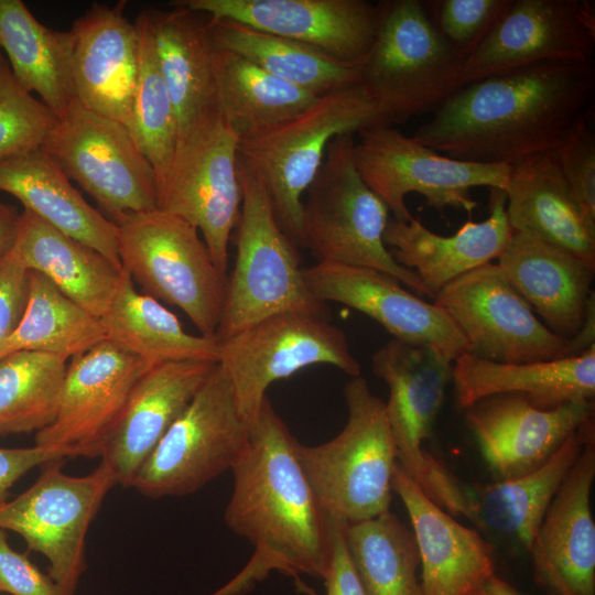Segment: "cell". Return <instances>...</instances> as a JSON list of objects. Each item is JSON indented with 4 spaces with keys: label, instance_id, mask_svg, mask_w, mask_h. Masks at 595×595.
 <instances>
[{
    "label": "cell",
    "instance_id": "6da1fadb",
    "mask_svg": "<svg viewBox=\"0 0 595 595\" xmlns=\"http://www.w3.org/2000/svg\"><path fill=\"white\" fill-rule=\"evenodd\" d=\"M595 65L540 63L454 91L412 136L446 156L515 165L559 149L593 115Z\"/></svg>",
    "mask_w": 595,
    "mask_h": 595
},
{
    "label": "cell",
    "instance_id": "7a4b0ae2",
    "mask_svg": "<svg viewBox=\"0 0 595 595\" xmlns=\"http://www.w3.org/2000/svg\"><path fill=\"white\" fill-rule=\"evenodd\" d=\"M298 441L267 397L231 467L227 526L255 547L244 570L212 595H240L271 571L323 578L329 560V515L296 454Z\"/></svg>",
    "mask_w": 595,
    "mask_h": 595
},
{
    "label": "cell",
    "instance_id": "3957f363",
    "mask_svg": "<svg viewBox=\"0 0 595 595\" xmlns=\"http://www.w3.org/2000/svg\"><path fill=\"white\" fill-rule=\"evenodd\" d=\"M381 123L389 125L359 83L318 97L285 121L239 138L238 155L261 177L281 229L296 246L302 199L328 143L337 136Z\"/></svg>",
    "mask_w": 595,
    "mask_h": 595
},
{
    "label": "cell",
    "instance_id": "277c9868",
    "mask_svg": "<svg viewBox=\"0 0 595 595\" xmlns=\"http://www.w3.org/2000/svg\"><path fill=\"white\" fill-rule=\"evenodd\" d=\"M344 396L348 418L339 434L315 446L298 442L296 454L325 511L355 523L390 510L397 448L386 403L366 379L351 377Z\"/></svg>",
    "mask_w": 595,
    "mask_h": 595
},
{
    "label": "cell",
    "instance_id": "5b68a950",
    "mask_svg": "<svg viewBox=\"0 0 595 595\" xmlns=\"http://www.w3.org/2000/svg\"><path fill=\"white\" fill-rule=\"evenodd\" d=\"M237 172L241 187L237 255L227 275L218 340L275 313L325 312L305 283L298 246L281 229L261 177L239 155Z\"/></svg>",
    "mask_w": 595,
    "mask_h": 595
},
{
    "label": "cell",
    "instance_id": "8992f818",
    "mask_svg": "<svg viewBox=\"0 0 595 595\" xmlns=\"http://www.w3.org/2000/svg\"><path fill=\"white\" fill-rule=\"evenodd\" d=\"M354 143L351 133L328 143L302 199L299 246L307 248L317 262L376 269L428 296L419 277L399 264L383 242L390 212L360 177Z\"/></svg>",
    "mask_w": 595,
    "mask_h": 595
},
{
    "label": "cell",
    "instance_id": "52a82bcc",
    "mask_svg": "<svg viewBox=\"0 0 595 595\" xmlns=\"http://www.w3.org/2000/svg\"><path fill=\"white\" fill-rule=\"evenodd\" d=\"M453 363L434 349L397 339L371 356L374 374L389 387L386 413L398 464L437 506L472 520V488L423 448L453 380Z\"/></svg>",
    "mask_w": 595,
    "mask_h": 595
},
{
    "label": "cell",
    "instance_id": "ba28073f",
    "mask_svg": "<svg viewBox=\"0 0 595 595\" xmlns=\"http://www.w3.org/2000/svg\"><path fill=\"white\" fill-rule=\"evenodd\" d=\"M361 84L389 125L434 112L461 88L462 61L439 33L424 1L382 0Z\"/></svg>",
    "mask_w": 595,
    "mask_h": 595
},
{
    "label": "cell",
    "instance_id": "9c48e42d",
    "mask_svg": "<svg viewBox=\"0 0 595 595\" xmlns=\"http://www.w3.org/2000/svg\"><path fill=\"white\" fill-rule=\"evenodd\" d=\"M116 225L120 264L143 294L178 307L202 335L215 336L227 274L216 268L197 228L160 208Z\"/></svg>",
    "mask_w": 595,
    "mask_h": 595
},
{
    "label": "cell",
    "instance_id": "30bf717a",
    "mask_svg": "<svg viewBox=\"0 0 595 595\" xmlns=\"http://www.w3.org/2000/svg\"><path fill=\"white\" fill-rule=\"evenodd\" d=\"M249 425L239 414L219 364L142 463L131 486L158 499L194 494L231 469L244 451Z\"/></svg>",
    "mask_w": 595,
    "mask_h": 595
},
{
    "label": "cell",
    "instance_id": "8fae6325",
    "mask_svg": "<svg viewBox=\"0 0 595 595\" xmlns=\"http://www.w3.org/2000/svg\"><path fill=\"white\" fill-rule=\"evenodd\" d=\"M358 136L353 148L357 171L396 220L412 218L405 205L409 193L421 194L428 206L440 212L448 206L470 215L478 206L470 188L507 187L510 165L446 156L386 123L363 129Z\"/></svg>",
    "mask_w": 595,
    "mask_h": 595
},
{
    "label": "cell",
    "instance_id": "7c38bea8",
    "mask_svg": "<svg viewBox=\"0 0 595 595\" xmlns=\"http://www.w3.org/2000/svg\"><path fill=\"white\" fill-rule=\"evenodd\" d=\"M219 343L218 364L249 426L267 389L277 380L317 364L334 366L351 377L361 372L345 333L329 323L325 312L275 313Z\"/></svg>",
    "mask_w": 595,
    "mask_h": 595
},
{
    "label": "cell",
    "instance_id": "4fadbf2b",
    "mask_svg": "<svg viewBox=\"0 0 595 595\" xmlns=\"http://www.w3.org/2000/svg\"><path fill=\"white\" fill-rule=\"evenodd\" d=\"M41 149L115 224L159 208L154 170L130 129L77 99L58 117Z\"/></svg>",
    "mask_w": 595,
    "mask_h": 595
},
{
    "label": "cell",
    "instance_id": "5bb4252c",
    "mask_svg": "<svg viewBox=\"0 0 595 595\" xmlns=\"http://www.w3.org/2000/svg\"><path fill=\"white\" fill-rule=\"evenodd\" d=\"M63 459L43 465L25 491L0 507V528L12 530L28 549L48 561L47 575L62 595H74L86 570V536L105 497L117 485L110 467L71 476Z\"/></svg>",
    "mask_w": 595,
    "mask_h": 595
},
{
    "label": "cell",
    "instance_id": "9a60e30c",
    "mask_svg": "<svg viewBox=\"0 0 595 595\" xmlns=\"http://www.w3.org/2000/svg\"><path fill=\"white\" fill-rule=\"evenodd\" d=\"M477 357L505 364L580 355L577 337L551 332L517 292L497 263H486L455 279L434 296Z\"/></svg>",
    "mask_w": 595,
    "mask_h": 595
},
{
    "label": "cell",
    "instance_id": "2e32d148",
    "mask_svg": "<svg viewBox=\"0 0 595 595\" xmlns=\"http://www.w3.org/2000/svg\"><path fill=\"white\" fill-rule=\"evenodd\" d=\"M239 136L220 117L175 152L158 207L197 228L216 268L228 270V246L241 210Z\"/></svg>",
    "mask_w": 595,
    "mask_h": 595
},
{
    "label": "cell",
    "instance_id": "e0dca14e",
    "mask_svg": "<svg viewBox=\"0 0 595 595\" xmlns=\"http://www.w3.org/2000/svg\"><path fill=\"white\" fill-rule=\"evenodd\" d=\"M595 2L512 0L479 46L461 64V87L540 63L593 62Z\"/></svg>",
    "mask_w": 595,
    "mask_h": 595
},
{
    "label": "cell",
    "instance_id": "ac0fdd59",
    "mask_svg": "<svg viewBox=\"0 0 595 595\" xmlns=\"http://www.w3.org/2000/svg\"><path fill=\"white\" fill-rule=\"evenodd\" d=\"M150 367L108 338L71 358L56 416L36 432L35 444L74 448L84 457L99 456L133 387Z\"/></svg>",
    "mask_w": 595,
    "mask_h": 595
},
{
    "label": "cell",
    "instance_id": "d6986e66",
    "mask_svg": "<svg viewBox=\"0 0 595 595\" xmlns=\"http://www.w3.org/2000/svg\"><path fill=\"white\" fill-rule=\"evenodd\" d=\"M305 283L321 303L337 302L379 323L397 340L434 349L454 361L470 347L450 316L382 271L336 262L303 268Z\"/></svg>",
    "mask_w": 595,
    "mask_h": 595
},
{
    "label": "cell",
    "instance_id": "ffe728a7",
    "mask_svg": "<svg viewBox=\"0 0 595 595\" xmlns=\"http://www.w3.org/2000/svg\"><path fill=\"white\" fill-rule=\"evenodd\" d=\"M212 20H232L360 64L376 39L378 3L366 0H178Z\"/></svg>",
    "mask_w": 595,
    "mask_h": 595
},
{
    "label": "cell",
    "instance_id": "44dd1931",
    "mask_svg": "<svg viewBox=\"0 0 595 595\" xmlns=\"http://www.w3.org/2000/svg\"><path fill=\"white\" fill-rule=\"evenodd\" d=\"M593 415L594 400L542 410L522 396L497 394L466 408L465 418L488 468L506 480L544 465Z\"/></svg>",
    "mask_w": 595,
    "mask_h": 595
},
{
    "label": "cell",
    "instance_id": "7402d4cb",
    "mask_svg": "<svg viewBox=\"0 0 595 595\" xmlns=\"http://www.w3.org/2000/svg\"><path fill=\"white\" fill-rule=\"evenodd\" d=\"M177 126L176 149L220 117L219 55L202 12L144 10Z\"/></svg>",
    "mask_w": 595,
    "mask_h": 595
},
{
    "label": "cell",
    "instance_id": "603a6c76",
    "mask_svg": "<svg viewBox=\"0 0 595 595\" xmlns=\"http://www.w3.org/2000/svg\"><path fill=\"white\" fill-rule=\"evenodd\" d=\"M594 477L595 432L586 439L529 549L536 578L551 595H595Z\"/></svg>",
    "mask_w": 595,
    "mask_h": 595
},
{
    "label": "cell",
    "instance_id": "cb8c5ba5",
    "mask_svg": "<svg viewBox=\"0 0 595 595\" xmlns=\"http://www.w3.org/2000/svg\"><path fill=\"white\" fill-rule=\"evenodd\" d=\"M122 3H94L73 23L72 75L80 104L131 131L139 40L136 24L123 15Z\"/></svg>",
    "mask_w": 595,
    "mask_h": 595
},
{
    "label": "cell",
    "instance_id": "d4e9b609",
    "mask_svg": "<svg viewBox=\"0 0 595 595\" xmlns=\"http://www.w3.org/2000/svg\"><path fill=\"white\" fill-rule=\"evenodd\" d=\"M217 364L175 361L151 366L133 387L118 422L100 448L117 485L134 475L173 422L206 382Z\"/></svg>",
    "mask_w": 595,
    "mask_h": 595
},
{
    "label": "cell",
    "instance_id": "484cf974",
    "mask_svg": "<svg viewBox=\"0 0 595 595\" xmlns=\"http://www.w3.org/2000/svg\"><path fill=\"white\" fill-rule=\"evenodd\" d=\"M497 260L510 284L551 332L567 339L582 332L594 310V266L515 230Z\"/></svg>",
    "mask_w": 595,
    "mask_h": 595
},
{
    "label": "cell",
    "instance_id": "4316f807",
    "mask_svg": "<svg viewBox=\"0 0 595 595\" xmlns=\"http://www.w3.org/2000/svg\"><path fill=\"white\" fill-rule=\"evenodd\" d=\"M392 491L400 497L411 521L422 595H465L495 572L493 545L432 501L398 462Z\"/></svg>",
    "mask_w": 595,
    "mask_h": 595
},
{
    "label": "cell",
    "instance_id": "83f0119b",
    "mask_svg": "<svg viewBox=\"0 0 595 595\" xmlns=\"http://www.w3.org/2000/svg\"><path fill=\"white\" fill-rule=\"evenodd\" d=\"M489 216L483 221H466L454 235L441 236L429 230L413 216L409 221L390 217L383 242L393 259L412 270L428 296L434 299L445 285L461 275L497 259L511 228L504 190L489 188Z\"/></svg>",
    "mask_w": 595,
    "mask_h": 595
},
{
    "label": "cell",
    "instance_id": "f1b7e54d",
    "mask_svg": "<svg viewBox=\"0 0 595 595\" xmlns=\"http://www.w3.org/2000/svg\"><path fill=\"white\" fill-rule=\"evenodd\" d=\"M505 192L511 230L533 236L595 267V225L576 204L553 151L511 165Z\"/></svg>",
    "mask_w": 595,
    "mask_h": 595
},
{
    "label": "cell",
    "instance_id": "f546056e",
    "mask_svg": "<svg viewBox=\"0 0 595 595\" xmlns=\"http://www.w3.org/2000/svg\"><path fill=\"white\" fill-rule=\"evenodd\" d=\"M458 404L468 408L497 394H519L551 410L571 401L594 400L595 344L580 355L523 364L487 360L466 353L453 363Z\"/></svg>",
    "mask_w": 595,
    "mask_h": 595
},
{
    "label": "cell",
    "instance_id": "4dcf8cb0",
    "mask_svg": "<svg viewBox=\"0 0 595 595\" xmlns=\"http://www.w3.org/2000/svg\"><path fill=\"white\" fill-rule=\"evenodd\" d=\"M0 191L64 232L120 266L118 226L94 208L42 149L0 163Z\"/></svg>",
    "mask_w": 595,
    "mask_h": 595
},
{
    "label": "cell",
    "instance_id": "1f68e13d",
    "mask_svg": "<svg viewBox=\"0 0 595 595\" xmlns=\"http://www.w3.org/2000/svg\"><path fill=\"white\" fill-rule=\"evenodd\" d=\"M12 250L28 270L46 277L66 296L101 318L126 274L96 249L23 210Z\"/></svg>",
    "mask_w": 595,
    "mask_h": 595
},
{
    "label": "cell",
    "instance_id": "d6a6232c",
    "mask_svg": "<svg viewBox=\"0 0 595 595\" xmlns=\"http://www.w3.org/2000/svg\"><path fill=\"white\" fill-rule=\"evenodd\" d=\"M593 432L594 421L591 419L538 469L472 488L475 524L529 551L547 509Z\"/></svg>",
    "mask_w": 595,
    "mask_h": 595
},
{
    "label": "cell",
    "instance_id": "836d02e7",
    "mask_svg": "<svg viewBox=\"0 0 595 595\" xmlns=\"http://www.w3.org/2000/svg\"><path fill=\"white\" fill-rule=\"evenodd\" d=\"M0 47L17 82L57 117L76 100L69 30L44 25L21 0H0Z\"/></svg>",
    "mask_w": 595,
    "mask_h": 595
},
{
    "label": "cell",
    "instance_id": "e575fe53",
    "mask_svg": "<svg viewBox=\"0 0 595 595\" xmlns=\"http://www.w3.org/2000/svg\"><path fill=\"white\" fill-rule=\"evenodd\" d=\"M100 320L108 339L150 366L175 361L219 363L220 343L216 336L186 332L160 301L139 293L127 273Z\"/></svg>",
    "mask_w": 595,
    "mask_h": 595
},
{
    "label": "cell",
    "instance_id": "d590c367",
    "mask_svg": "<svg viewBox=\"0 0 595 595\" xmlns=\"http://www.w3.org/2000/svg\"><path fill=\"white\" fill-rule=\"evenodd\" d=\"M208 26L219 48L317 97L361 82V63L342 62L301 42L232 20L208 18Z\"/></svg>",
    "mask_w": 595,
    "mask_h": 595
},
{
    "label": "cell",
    "instance_id": "8d00e7d4",
    "mask_svg": "<svg viewBox=\"0 0 595 595\" xmlns=\"http://www.w3.org/2000/svg\"><path fill=\"white\" fill-rule=\"evenodd\" d=\"M101 320L30 270L29 299L14 332L0 344V358L17 350L76 357L107 339Z\"/></svg>",
    "mask_w": 595,
    "mask_h": 595
},
{
    "label": "cell",
    "instance_id": "74e56055",
    "mask_svg": "<svg viewBox=\"0 0 595 595\" xmlns=\"http://www.w3.org/2000/svg\"><path fill=\"white\" fill-rule=\"evenodd\" d=\"M218 55L221 113L239 138L285 121L318 98L235 53L218 47Z\"/></svg>",
    "mask_w": 595,
    "mask_h": 595
},
{
    "label": "cell",
    "instance_id": "f35d334b",
    "mask_svg": "<svg viewBox=\"0 0 595 595\" xmlns=\"http://www.w3.org/2000/svg\"><path fill=\"white\" fill-rule=\"evenodd\" d=\"M345 536L367 595H422L413 532L394 513L346 523Z\"/></svg>",
    "mask_w": 595,
    "mask_h": 595
},
{
    "label": "cell",
    "instance_id": "ab89813d",
    "mask_svg": "<svg viewBox=\"0 0 595 595\" xmlns=\"http://www.w3.org/2000/svg\"><path fill=\"white\" fill-rule=\"evenodd\" d=\"M67 359L35 350L0 358V435L39 432L55 419Z\"/></svg>",
    "mask_w": 595,
    "mask_h": 595
},
{
    "label": "cell",
    "instance_id": "60d3db41",
    "mask_svg": "<svg viewBox=\"0 0 595 595\" xmlns=\"http://www.w3.org/2000/svg\"><path fill=\"white\" fill-rule=\"evenodd\" d=\"M134 24L139 40V71L131 132L154 170L159 202L176 152L177 126L144 10Z\"/></svg>",
    "mask_w": 595,
    "mask_h": 595
},
{
    "label": "cell",
    "instance_id": "b9f144b4",
    "mask_svg": "<svg viewBox=\"0 0 595 595\" xmlns=\"http://www.w3.org/2000/svg\"><path fill=\"white\" fill-rule=\"evenodd\" d=\"M57 115L24 89L3 61L0 64V163L41 149Z\"/></svg>",
    "mask_w": 595,
    "mask_h": 595
},
{
    "label": "cell",
    "instance_id": "7bdbcfd3",
    "mask_svg": "<svg viewBox=\"0 0 595 595\" xmlns=\"http://www.w3.org/2000/svg\"><path fill=\"white\" fill-rule=\"evenodd\" d=\"M512 0L424 1L439 33L463 62L488 35Z\"/></svg>",
    "mask_w": 595,
    "mask_h": 595
},
{
    "label": "cell",
    "instance_id": "ee69618b",
    "mask_svg": "<svg viewBox=\"0 0 595 595\" xmlns=\"http://www.w3.org/2000/svg\"><path fill=\"white\" fill-rule=\"evenodd\" d=\"M592 117L582 120L553 152L576 204L585 218L595 225V134Z\"/></svg>",
    "mask_w": 595,
    "mask_h": 595
},
{
    "label": "cell",
    "instance_id": "f6af8a7d",
    "mask_svg": "<svg viewBox=\"0 0 595 595\" xmlns=\"http://www.w3.org/2000/svg\"><path fill=\"white\" fill-rule=\"evenodd\" d=\"M0 592L10 595H62L47 574L30 559L13 550L0 528Z\"/></svg>",
    "mask_w": 595,
    "mask_h": 595
},
{
    "label": "cell",
    "instance_id": "bcb514c9",
    "mask_svg": "<svg viewBox=\"0 0 595 595\" xmlns=\"http://www.w3.org/2000/svg\"><path fill=\"white\" fill-rule=\"evenodd\" d=\"M30 270L11 250L0 259V344L18 327L29 299Z\"/></svg>",
    "mask_w": 595,
    "mask_h": 595
},
{
    "label": "cell",
    "instance_id": "7dc6e473",
    "mask_svg": "<svg viewBox=\"0 0 595 595\" xmlns=\"http://www.w3.org/2000/svg\"><path fill=\"white\" fill-rule=\"evenodd\" d=\"M346 523L329 515L331 550L323 576L326 595H367L347 547Z\"/></svg>",
    "mask_w": 595,
    "mask_h": 595
},
{
    "label": "cell",
    "instance_id": "c3c4849f",
    "mask_svg": "<svg viewBox=\"0 0 595 595\" xmlns=\"http://www.w3.org/2000/svg\"><path fill=\"white\" fill-rule=\"evenodd\" d=\"M78 456H83L82 452L66 447L36 444L22 448L0 447V507L8 501L10 488L32 468Z\"/></svg>",
    "mask_w": 595,
    "mask_h": 595
},
{
    "label": "cell",
    "instance_id": "681fc988",
    "mask_svg": "<svg viewBox=\"0 0 595 595\" xmlns=\"http://www.w3.org/2000/svg\"><path fill=\"white\" fill-rule=\"evenodd\" d=\"M20 217L21 214L17 209L0 201V259L13 248Z\"/></svg>",
    "mask_w": 595,
    "mask_h": 595
},
{
    "label": "cell",
    "instance_id": "f907efd6",
    "mask_svg": "<svg viewBox=\"0 0 595 595\" xmlns=\"http://www.w3.org/2000/svg\"><path fill=\"white\" fill-rule=\"evenodd\" d=\"M472 595H522L509 583L495 574L485 577L477 586H475Z\"/></svg>",
    "mask_w": 595,
    "mask_h": 595
},
{
    "label": "cell",
    "instance_id": "816d5d0a",
    "mask_svg": "<svg viewBox=\"0 0 595 595\" xmlns=\"http://www.w3.org/2000/svg\"><path fill=\"white\" fill-rule=\"evenodd\" d=\"M3 62L2 60V56H1V47H0V64Z\"/></svg>",
    "mask_w": 595,
    "mask_h": 595
},
{
    "label": "cell",
    "instance_id": "f5cc1de1",
    "mask_svg": "<svg viewBox=\"0 0 595 595\" xmlns=\"http://www.w3.org/2000/svg\"><path fill=\"white\" fill-rule=\"evenodd\" d=\"M465 595H472V594H470V593H467V594H465Z\"/></svg>",
    "mask_w": 595,
    "mask_h": 595
}]
</instances>
